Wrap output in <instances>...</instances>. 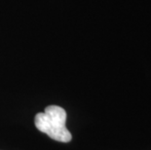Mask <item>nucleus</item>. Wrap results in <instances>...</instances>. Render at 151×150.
Listing matches in <instances>:
<instances>
[{
    "mask_svg": "<svg viewBox=\"0 0 151 150\" xmlns=\"http://www.w3.org/2000/svg\"><path fill=\"white\" fill-rule=\"evenodd\" d=\"M66 112L58 105H49L44 112L35 115L34 124L37 130L60 142H69L72 139L71 133L65 126Z\"/></svg>",
    "mask_w": 151,
    "mask_h": 150,
    "instance_id": "obj_1",
    "label": "nucleus"
}]
</instances>
